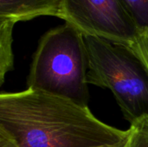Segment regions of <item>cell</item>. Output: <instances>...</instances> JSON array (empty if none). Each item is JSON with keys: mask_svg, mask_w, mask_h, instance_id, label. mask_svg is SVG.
Returning <instances> with one entry per match:
<instances>
[{"mask_svg": "<svg viewBox=\"0 0 148 147\" xmlns=\"http://www.w3.org/2000/svg\"><path fill=\"white\" fill-rule=\"evenodd\" d=\"M129 137L88 107L26 88L0 94V147H120Z\"/></svg>", "mask_w": 148, "mask_h": 147, "instance_id": "6da1fadb", "label": "cell"}, {"mask_svg": "<svg viewBox=\"0 0 148 147\" xmlns=\"http://www.w3.org/2000/svg\"><path fill=\"white\" fill-rule=\"evenodd\" d=\"M88 57L83 33L65 22L41 38L32 58L27 88L88 107Z\"/></svg>", "mask_w": 148, "mask_h": 147, "instance_id": "7a4b0ae2", "label": "cell"}, {"mask_svg": "<svg viewBox=\"0 0 148 147\" xmlns=\"http://www.w3.org/2000/svg\"><path fill=\"white\" fill-rule=\"evenodd\" d=\"M88 57V84L109 89L125 119L148 117V66L130 47L84 35Z\"/></svg>", "mask_w": 148, "mask_h": 147, "instance_id": "3957f363", "label": "cell"}, {"mask_svg": "<svg viewBox=\"0 0 148 147\" xmlns=\"http://www.w3.org/2000/svg\"><path fill=\"white\" fill-rule=\"evenodd\" d=\"M63 20L84 35L126 45L139 52L140 36L121 0H64Z\"/></svg>", "mask_w": 148, "mask_h": 147, "instance_id": "277c9868", "label": "cell"}, {"mask_svg": "<svg viewBox=\"0 0 148 147\" xmlns=\"http://www.w3.org/2000/svg\"><path fill=\"white\" fill-rule=\"evenodd\" d=\"M63 2L64 0H0V19L14 23L40 16L63 19Z\"/></svg>", "mask_w": 148, "mask_h": 147, "instance_id": "5b68a950", "label": "cell"}, {"mask_svg": "<svg viewBox=\"0 0 148 147\" xmlns=\"http://www.w3.org/2000/svg\"><path fill=\"white\" fill-rule=\"evenodd\" d=\"M15 23L7 19H0V85L3 83L5 75L13 68L12 30Z\"/></svg>", "mask_w": 148, "mask_h": 147, "instance_id": "8992f818", "label": "cell"}, {"mask_svg": "<svg viewBox=\"0 0 148 147\" xmlns=\"http://www.w3.org/2000/svg\"><path fill=\"white\" fill-rule=\"evenodd\" d=\"M134 22L140 36V43L148 42V0H121Z\"/></svg>", "mask_w": 148, "mask_h": 147, "instance_id": "52a82bcc", "label": "cell"}, {"mask_svg": "<svg viewBox=\"0 0 148 147\" xmlns=\"http://www.w3.org/2000/svg\"><path fill=\"white\" fill-rule=\"evenodd\" d=\"M128 132L129 137L125 147H148V117L130 124Z\"/></svg>", "mask_w": 148, "mask_h": 147, "instance_id": "ba28073f", "label": "cell"}, {"mask_svg": "<svg viewBox=\"0 0 148 147\" xmlns=\"http://www.w3.org/2000/svg\"><path fill=\"white\" fill-rule=\"evenodd\" d=\"M139 55L148 66V42L140 44V50H139Z\"/></svg>", "mask_w": 148, "mask_h": 147, "instance_id": "9c48e42d", "label": "cell"}, {"mask_svg": "<svg viewBox=\"0 0 148 147\" xmlns=\"http://www.w3.org/2000/svg\"><path fill=\"white\" fill-rule=\"evenodd\" d=\"M125 144H126V143H125ZM125 144H124L123 146H120V147H123V146H125Z\"/></svg>", "mask_w": 148, "mask_h": 147, "instance_id": "30bf717a", "label": "cell"}, {"mask_svg": "<svg viewBox=\"0 0 148 147\" xmlns=\"http://www.w3.org/2000/svg\"><path fill=\"white\" fill-rule=\"evenodd\" d=\"M126 143H127V142H126ZM125 146H126V144H125V146H123V147H125Z\"/></svg>", "mask_w": 148, "mask_h": 147, "instance_id": "8fae6325", "label": "cell"}]
</instances>
